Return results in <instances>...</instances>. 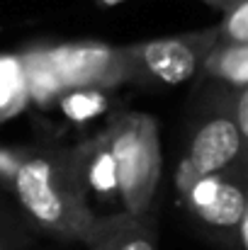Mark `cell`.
Here are the masks:
<instances>
[{"mask_svg":"<svg viewBox=\"0 0 248 250\" xmlns=\"http://www.w3.org/2000/svg\"><path fill=\"white\" fill-rule=\"evenodd\" d=\"M12 189L29 219L59 238L81 241L92 221L73 153L34 151L17 158Z\"/></svg>","mask_w":248,"mask_h":250,"instance_id":"6da1fadb","label":"cell"},{"mask_svg":"<svg viewBox=\"0 0 248 250\" xmlns=\"http://www.w3.org/2000/svg\"><path fill=\"white\" fill-rule=\"evenodd\" d=\"M102 141L124 211L146 216L163 170L156 119L146 112H124L110 124Z\"/></svg>","mask_w":248,"mask_h":250,"instance_id":"7a4b0ae2","label":"cell"},{"mask_svg":"<svg viewBox=\"0 0 248 250\" xmlns=\"http://www.w3.org/2000/svg\"><path fill=\"white\" fill-rule=\"evenodd\" d=\"M214 44H217V24L129 44L124 49L132 68V81H144L149 85L187 83L195 76H200L202 61Z\"/></svg>","mask_w":248,"mask_h":250,"instance_id":"3957f363","label":"cell"},{"mask_svg":"<svg viewBox=\"0 0 248 250\" xmlns=\"http://www.w3.org/2000/svg\"><path fill=\"white\" fill-rule=\"evenodd\" d=\"M46 54L66 92L110 90L132 81L124 46L105 42H64L46 44Z\"/></svg>","mask_w":248,"mask_h":250,"instance_id":"277c9868","label":"cell"},{"mask_svg":"<svg viewBox=\"0 0 248 250\" xmlns=\"http://www.w3.org/2000/svg\"><path fill=\"white\" fill-rule=\"evenodd\" d=\"M234 167H246V136H241L229 104V109H217L195 129L175 172V185L182 194L195 180Z\"/></svg>","mask_w":248,"mask_h":250,"instance_id":"5b68a950","label":"cell"},{"mask_svg":"<svg viewBox=\"0 0 248 250\" xmlns=\"http://www.w3.org/2000/svg\"><path fill=\"white\" fill-rule=\"evenodd\" d=\"M182 202L187 211L207 229L231 233L236 224L244 216H248L244 167H234L219 175H207L195 180L182 192Z\"/></svg>","mask_w":248,"mask_h":250,"instance_id":"8992f818","label":"cell"},{"mask_svg":"<svg viewBox=\"0 0 248 250\" xmlns=\"http://www.w3.org/2000/svg\"><path fill=\"white\" fill-rule=\"evenodd\" d=\"M81 241L88 250H158L156 229L149 221V214L134 216L129 211L92 216Z\"/></svg>","mask_w":248,"mask_h":250,"instance_id":"52a82bcc","label":"cell"},{"mask_svg":"<svg viewBox=\"0 0 248 250\" xmlns=\"http://www.w3.org/2000/svg\"><path fill=\"white\" fill-rule=\"evenodd\" d=\"M20 63H22L29 102H34L39 109H49L64 97L66 90L46 54V44H32L24 51H20Z\"/></svg>","mask_w":248,"mask_h":250,"instance_id":"ba28073f","label":"cell"},{"mask_svg":"<svg viewBox=\"0 0 248 250\" xmlns=\"http://www.w3.org/2000/svg\"><path fill=\"white\" fill-rule=\"evenodd\" d=\"M202 76L219 81L229 90L248 87V44L217 42L202 61Z\"/></svg>","mask_w":248,"mask_h":250,"instance_id":"9c48e42d","label":"cell"},{"mask_svg":"<svg viewBox=\"0 0 248 250\" xmlns=\"http://www.w3.org/2000/svg\"><path fill=\"white\" fill-rule=\"evenodd\" d=\"M27 102L29 97L20 54H0V124L17 117Z\"/></svg>","mask_w":248,"mask_h":250,"instance_id":"30bf717a","label":"cell"},{"mask_svg":"<svg viewBox=\"0 0 248 250\" xmlns=\"http://www.w3.org/2000/svg\"><path fill=\"white\" fill-rule=\"evenodd\" d=\"M217 42L248 44V0H236L222 10V22L217 24Z\"/></svg>","mask_w":248,"mask_h":250,"instance_id":"8fae6325","label":"cell"},{"mask_svg":"<svg viewBox=\"0 0 248 250\" xmlns=\"http://www.w3.org/2000/svg\"><path fill=\"white\" fill-rule=\"evenodd\" d=\"M202 2H204V5H209V7H214V10H219V12H222V10H226V7H229V5H234V2H236V0H202Z\"/></svg>","mask_w":248,"mask_h":250,"instance_id":"7c38bea8","label":"cell"},{"mask_svg":"<svg viewBox=\"0 0 248 250\" xmlns=\"http://www.w3.org/2000/svg\"><path fill=\"white\" fill-rule=\"evenodd\" d=\"M122 2H127V0H97V5H102V7H114V5H122Z\"/></svg>","mask_w":248,"mask_h":250,"instance_id":"4fadbf2b","label":"cell"},{"mask_svg":"<svg viewBox=\"0 0 248 250\" xmlns=\"http://www.w3.org/2000/svg\"><path fill=\"white\" fill-rule=\"evenodd\" d=\"M5 248H7V243H5V238L0 236V250H5Z\"/></svg>","mask_w":248,"mask_h":250,"instance_id":"5bb4252c","label":"cell"}]
</instances>
